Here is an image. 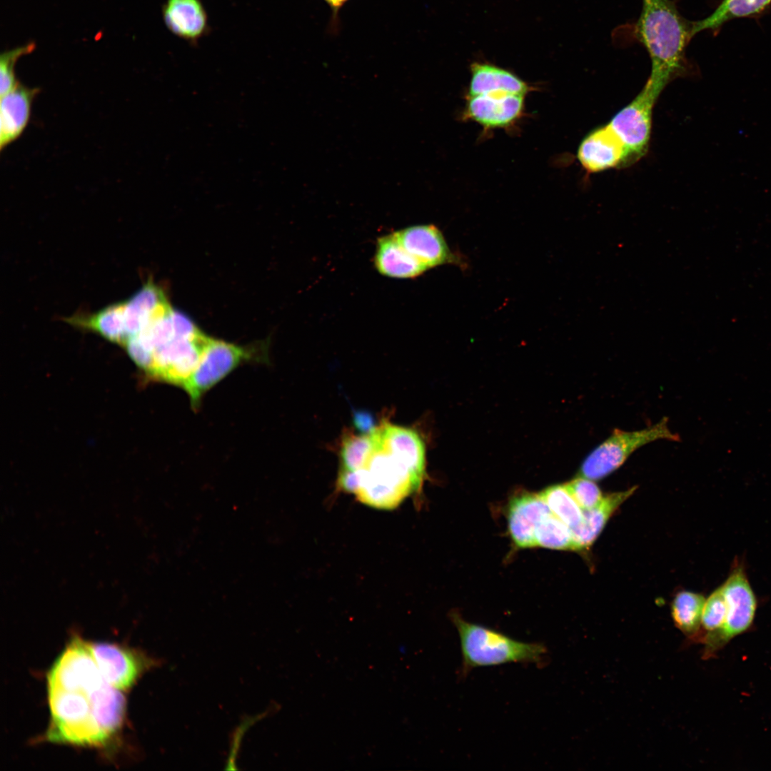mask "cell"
Masks as SVG:
<instances>
[{"instance_id":"cell-33","label":"cell","mask_w":771,"mask_h":771,"mask_svg":"<svg viewBox=\"0 0 771 771\" xmlns=\"http://www.w3.org/2000/svg\"><path fill=\"white\" fill-rule=\"evenodd\" d=\"M335 12L338 11L348 0H324Z\"/></svg>"},{"instance_id":"cell-31","label":"cell","mask_w":771,"mask_h":771,"mask_svg":"<svg viewBox=\"0 0 771 771\" xmlns=\"http://www.w3.org/2000/svg\"><path fill=\"white\" fill-rule=\"evenodd\" d=\"M565 485L582 510L595 507L604 496L593 480L581 476Z\"/></svg>"},{"instance_id":"cell-17","label":"cell","mask_w":771,"mask_h":771,"mask_svg":"<svg viewBox=\"0 0 771 771\" xmlns=\"http://www.w3.org/2000/svg\"><path fill=\"white\" fill-rule=\"evenodd\" d=\"M170 308L163 291L158 286L152 281L144 284L131 298L124 301L127 342Z\"/></svg>"},{"instance_id":"cell-12","label":"cell","mask_w":771,"mask_h":771,"mask_svg":"<svg viewBox=\"0 0 771 771\" xmlns=\"http://www.w3.org/2000/svg\"><path fill=\"white\" fill-rule=\"evenodd\" d=\"M577 158L589 173L625 166L626 148L624 143L608 123L589 132L582 140Z\"/></svg>"},{"instance_id":"cell-15","label":"cell","mask_w":771,"mask_h":771,"mask_svg":"<svg viewBox=\"0 0 771 771\" xmlns=\"http://www.w3.org/2000/svg\"><path fill=\"white\" fill-rule=\"evenodd\" d=\"M551 511L540 494L526 493L515 497L508 508V530L514 543L520 548L535 547L538 525Z\"/></svg>"},{"instance_id":"cell-28","label":"cell","mask_w":771,"mask_h":771,"mask_svg":"<svg viewBox=\"0 0 771 771\" xmlns=\"http://www.w3.org/2000/svg\"><path fill=\"white\" fill-rule=\"evenodd\" d=\"M535 546L554 550H575L571 528L551 513L535 529Z\"/></svg>"},{"instance_id":"cell-27","label":"cell","mask_w":771,"mask_h":771,"mask_svg":"<svg viewBox=\"0 0 771 771\" xmlns=\"http://www.w3.org/2000/svg\"><path fill=\"white\" fill-rule=\"evenodd\" d=\"M552 514L571 529L583 520V510L568 491L565 485H555L539 493Z\"/></svg>"},{"instance_id":"cell-1","label":"cell","mask_w":771,"mask_h":771,"mask_svg":"<svg viewBox=\"0 0 771 771\" xmlns=\"http://www.w3.org/2000/svg\"><path fill=\"white\" fill-rule=\"evenodd\" d=\"M635 34L649 54L651 72L647 81L664 89L686 70V47L694 36L692 24L671 0H642Z\"/></svg>"},{"instance_id":"cell-18","label":"cell","mask_w":771,"mask_h":771,"mask_svg":"<svg viewBox=\"0 0 771 771\" xmlns=\"http://www.w3.org/2000/svg\"><path fill=\"white\" fill-rule=\"evenodd\" d=\"M373 262L380 274L393 278H415L428 270L405 250L394 233L378 238Z\"/></svg>"},{"instance_id":"cell-16","label":"cell","mask_w":771,"mask_h":771,"mask_svg":"<svg viewBox=\"0 0 771 771\" xmlns=\"http://www.w3.org/2000/svg\"><path fill=\"white\" fill-rule=\"evenodd\" d=\"M163 18L167 29L177 37L196 43L209 29L208 16L201 0H166Z\"/></svg>"},{"instance_id":"cell-8","label":"cell","mask_w":771,"mask_h":771,"mask_svg":"<svg viewBox=\"0 0 771 771\" xmlns=\"http://www.w3.org/2000/svg\"><path fill=\"white\" fill-rule=\"evenodd\" d=\"M106 680L99 669L87 642L73 639L58 657L47 676L48 689L89 690Z\"/></svg>"},{"instance_id":"cell-3","label":"cell","mask_w":771,"mask_h":771,"mask_svg":"<svg viewBox=\"0 0 771 771\" xmlns=\"http://www.w3.org/2000/svg\"><path fill=\"white\" fill-rule=\"evenodd\" d=\"M451 617L459 635L465 672L511 662L541 663L547 652L541 643L517 640L495 630L469 623L457 613Z\"/></svg>"},{"instance_id":"cell-5","label":"cell","mask_w":771,"mask_h":771,"mask_svg":"<svg viewBox=\"0 0 771 771\" xmlns=\"http://www.w3.org/2000/svg\"><path fill=\"white\" fill-rule=\"evenodd\" d=\"M658 440H680V436L669 428L667 418L640 430L615 429L610 436L585 459L580 469V476L593 481L601 480L619 468L637 449Z\"/></svg>"},{"instance_id":"cell-25","label":"cell","mask_w":771,"mask_h":771,"mask_svg":"<svg viewBox=\"0 0 771 771\" xmlns=\"http://www.w3.org/2000/svg\"><path fill=\"white\" fill-rule=\"evenodd\" d=\"M705 598L690 591L678 593L672 604V616L676 626L687 635L697 633L700 625Z\"/></svg>"},{"instance_id":"cell-6","label":"cell","mask_w":771,"mask_h":771,"mask_svg":"<svg viewBox=\"0 0 771 771\" xmlns=\"http://www.w3.org/2000/svg\"><path fill=\"white\" fill-rule=\"evenodd\" d=\"M257 348L246 347L208 337L199 362L183 387L196 409L203 395L247 361L262 359Z\"/></svg>"},{"instance_id":"cell-2","label":"cell","mask_w":771,"mask_h":771,"mask_svg":"<svg viewBox=\"0 0 771 771\" xmlns=\"http://www.w3.org/2000/svg\"><path fill=\"white\" fill-rule=\"evenodd\" d=\"M423 478L382 445L378 425L375 447L363 466L356 471L339 469L338 480L340 488L354 495L360 503L392 510L420 490Z\"/></svg>"},{"instance_id":"cell-23","label":"cell","mask_w":771,"mask_h":771,"mask_svg":"<svg viewBox=\"0 0 771 771\" xmlns=\"http://www.w3.org/2000/svg\"><path fill=\"white\" fill-rule=\"evenodd\" d=\"M66 321L81 328L96 332L123 346L127 342L124 301L111 304L95 313L74 316L68 318Z\"/></svg>"},{"instance_id":"cell-7","label":"cell","mask_w":771,"mask_h":771,"mask_svg":"<svg viewBox=\"0 0 771 771\" xmlns=\"http://www.w3.org/2000/svg\"><path fill=\"white\" fill-rule=\"evenodd\" d=\"M660 89L647 81L639 94L609 122L626 148L624 166L640 160L647 152L652 129V114Z\"/></svg>"},{"instance_id":"cell-24","label":"cell","mask_w":771,"mask_h":771,"mask_svg":"<svg viewBox=\"0 0 771 771\" xmlns=\"http://www.w3.org/2000/svg\"><path fill=\"white\" fill-rule=\"evenodd\" d=\"M770 5L771 0H722L710 15L693 22V35L705 30L717 33L724 24L735 19L758 17Z\"/></svg>"},{"instance_id":"cell-29","label":"cell","mask_w":771,"mask_h":771,"mask_svg":"<svg viewBox=\"0 0 771 771\" xmlns=\"http://www.w3.org/2000/svg\"><path fill=\"white\" fill-rule=\"evenodd\" d=\"M726 615V603L720 586L705 600L701 619L702 627L707 631L706 641L712 647L723 628Z\"/></svg>"},{"instance_id":"cell-11","label":"cell","mask_w":771,"mask_h":771,"mask_svg":"<svg viewBox=\"0 0 771 771\" xmlns=\"http://www.w3.org/2000/svg\"><path fill=\"white\" fill-rule=\"evenodd\" d=\"M394 234L405 250L428 269L446 264H464L461 256L450 249L443 233L433 224L408 226Z\"/></svg>"},{"instance_id":"cell-20","label":"cell","mask_w":771,"mask_h":771,"mask_svg":"<svg viewBox=\"0 0 771 771\" xmlns=\"http://www.w3.org/2000/svg\"><path fill=\"white\" fill-rule=\"evenodd\" d=\"M637 487L603 496L595 507L583 510V520L571 529L575 550L589 548L603 530L611 515L636 490Z\"/></svg>"},{"instance_id":"cell-26","label":"cell","mask_w":771,"mask_h":771,"mask_svg":"<svg viewBox=\"0 0 771 771\" xmlns=\"http://www.w3.org/2000/svg\"><path fill=\"white\" fill-rule=\"evenodd\" d=\"M377 427V426H376ZM376 428L369 433H346L340 447V470L356 471L360 470L375 447Z\"/></svg>"},{"instance_id":"cell-21","label":"cell","mask_w":771,"mask_h":771,"mask_svg":"<svg viewBox=\"0 0 771 771\" xmlns=\"http://www.w3.org/2000/svg\"><path fill=\"white\" fill-rule=\"evenodd\" d=\"M468 96L491 93L526 95L531 87L510 71L487 62L475 61L470 66Z\"/></svg>"},{"instance_id":"cell-10","label":"cell","mask_w":771,"mask_h":771,"mask_svg":"<svg viewBox=\"0 0 771 771\" xmlns=\"http://www.w3.org/2000/svg\"><path fill=\"white\" fill-rule=\"evenodd\" d=\"M720 586L726 603L727 615L714 646L722 645L746 631L752 624L757 608L755 595L741 562L735 560L729 575Z\"/></svg>"},{"instance_id":"cell-13","label":"cell","mask_w":771,"mask_h":771,"mask_svg":"<svg viewBox=\"0 0 771 771\" xmlns=\"http://www.w3.org/2000/svg\"><path fill=\"white\" fill-rule=\"evenodd\" d=\"M525 96L502 92L468 96L464 116L486 128L507 127L520 117Z\"/></svg>"},{"instance_id":"cell-19","label":"cell","mask_w":771,"mask_h":771,"mask_svg":"<svg viewBox=\"0 0 771 771\" xmlns=\"http://www.w3.org/2000/svg\"><path fill=\"white\" fill-rule=\"evenodd\" d=\"M37 89L18 85L1 96L0 148L4 147L19 137L29 121L33 100Z\"/></svg>"},{"instance_id":"cell-9","label":"cell","mask_w":771,"mask_h":771,"mask_svg":"<svg viewBox=\"0 0 771 771\" xmlns=\"http://www.w3.org/2000/svg\"><path fill=\"white\" fill-rule=\"evenodd\" d=\"M208 337L177 336L153 354V365L147 376L181 388L196 369Z\"/></svg>"},{"instance_id":"cell-32","label":"cell","mask_w":771,"mask_h":771,"mask_svg":"<svg viewBox=\"0 0 771 771\" xmlns=\"http://www.w3.org/2000/svg\"><path fill=\"white\" fill-rule=\"evenodd\" d=\"M354 426L357 428L361 433H369L372 432L376 428V425L374 423L372 415L366 411H356L353 415Z\"/></svg>"},{"instance_id":"cell-14","label":"cell","mask_w":771,"mask_h":771,"mask_svg":"<svg viewBox=\"0 0 771 771\" xmlns=\"http://www.w3.org/2000/svg\"><path fill=\"white\" fill-rule=\"evenodd\" d=\"M92 655L104 679L122 691L131 687L145 667L141 657L110 643H89Z\"/></svg>"},{"instance_id":"cell-30","label":"cell","mask_w":771,"mask_h":771,"mask_svg":"<svg viewBox=\"0 0 771 771\" xmlns=\"http://www.w3.org/2000/svg\"><path fill=\"white\" fill-rule=\"evenodd\" d=\"M35 44L29 43L23 46L4 51L0 56V93L1 96L13 90L19 84L15 77L14 68L17 60L34 50Z\"/></svg>"},{"instance_id":"cell-22","label":"cell","mask_w":771,"mask_h":771,"mask_svg":"<svg viewBox=\"0 0 771 771\" xmlns=\"http://www.w3.org/2000/svg\"><path fill=\"white\" fill-rule=\"evenodd\" d=\"M379 427L382 445L414 470L425 475V446L417 432L388 421L382 422Z\"/></svg>"},{"instance_id":"cell-4","label":"cell","mask_w":771,"mask_h":771,"mask_svg":"<svg viewBox=\"0 0 771 771\" xmlns=\"http://www.w3.org/2000/svg\"><path fill=\"white\" fill-rule=\"evenodd\" d=\"M101 686L91 690L48 689L51 715L46 733L49 741L78 745L106 742L109 737L94 714V695Z\"/></svg>"}]
</instances>
